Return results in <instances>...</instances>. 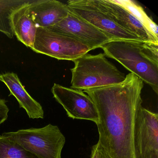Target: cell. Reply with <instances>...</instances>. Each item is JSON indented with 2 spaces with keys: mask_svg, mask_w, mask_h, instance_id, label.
<instances>
[{
  "mask_svg": "<svg viewBox=\"0 0 158 158\" xmlns=\"http://www.w3.org/2000/svg\"><path fill=\"white\" fill-rule=\"evenodd\" d=\"M99 7L118 25L144 41L158 44V38L148 31L134 15L115 0H95Z\"/></svg>",
  "mask_w": 158,
  "mask_h": 158,
  "instance_id": "30bf717a",
  "label": "cell"
},
{
  "mask_svg": "<svg viewBox=\"0 0 158 158\" xmlns=\"http://www.w3.org/2000/svg\"><path fill=\"white\" fill-rule=\"evenodd\" d=\"M29 10L37 27L46 28L63 20L69 12L66 4L56 0H32Z\"/></svg>",
  "mask_w": 158,
  "mask_h": 158,
  "instance_id": "8fae6325",
  "label": "cell"
},
{
  "mask_svg": "<svg viewBox=\"0 0 158 158\" xmlns=\"http://www.w3.org/2000/svg\"><path fill=\"white\" fill-rule=\"evenodd\" d=\"M144 82L132 73L120 84L84 90L98 114V142L109 158H137L135 124Z\"/></svg>",
  "mask_w": 158,
  "mask_h": 158,
  "instance_id": "6da1fadb",
  "label": "cell"
},
{
  "mask_svg": "<svg viewBox=\"0 0 158 158\" xmlns=\"http://www.w3.org/2000/svg\"><path fill=\"white\" fill-rule=\"evenodd\" d=\"M0 158H38L22 146L0 135Z\"/></svg>",
  "mask_w": 158,
  "mask_h": 158,
  "instance_id": "2e32d148",
  "label": "cell"
},
{
  "mask_svg": "<svg viewBox=\"0 0 158 158\" xmlns=\"http://www.w3.org/2000/svg\"><path fill=\"white\" fill-rule=\"evenodd\" d=\"M32 50L58 60L73 61L92 50L73 37L48 28L38 27Z\"/></svg>",
  "mask_w": 158,
  "mask_h": 158,
  "instance_id": "5b68a950",
  "label": "cell"
},
{
  "mask_svg": "<svg viewBox=\"0 0 158 158\" xmlns=\"http://www.w3.org/2000/svg\"><path fill=\"white\" fill-rule=\"evenodd\" d=\"M2 136L15 142L38 158H61L65 138L57 126L4 133Z\"/></svg>",
  "mask_w": 158,
  "mask_h": 158,
  "instance_id": "277c9868",
  "label": "cell"
},
{
  "mask_svg": "<svg viewBox=\"0 0 158 158\" xmlns=\"http://www.w3.org/2000/svg\"><path fill=\"white\" fill-rule=\"evenodd\" d=\"M66 5L70 12L106 34L112 41L142 40L117 24L99 7L95 0H71Z\"/></svg>",
  "mask_w": 158,
  "mask_h": 158,
  "instance_id": "8992f818",
  "label": "cell"
},
{
  "mask_svg": "<svg viewBox=\"0 0 158 158\" xmlns=\"http://www.w3.org/2000/svg\"><path fill=\"white\" fill-rule=\"evenodd\" d=\"M32 1L29 0L14 12L11 23L14 34L18 40L32 50L38 27L29 14V5Z\"/></svg>",
  "mask_w": 158,
  "mask_h": 158,
  "instance_id": "4fadbf2b",
  "label": "cell"
},
{
  "mask_svg": "<svg viewBox=\"0 0 158 158\" xmlns=\"http://www.w3.org/2000/svg\"><path fill=\"white\" fill-rule=\"evenodd\" d=\"M71 88L85 90L120 84L126 76L106 59L104 53L87 54L73 61Z\"/></svg>",
  "mask_w": 158,
  "mask_h": 158,
  "instance_id": "3957f363",
  "label": "cell"
},
{
  "mask_svg": "<svg viewBox=\"0 0 158 158\" xmlns=\"http://www.w3.org/2000/svg\"><path fill=\"white\" fill-rule=\"evenodd\" d=\"M90 158H109L98 142L91 149Z\"/></svg>",
  "mask_w": 158,
  "mask_h": 158,
  "instance_id": "e0dca14e",
  "label": "cell"
},
{
  "mask_svg": "<svg viewBox=\"0 0 158 158\" xmlns=\"http://www.w3.org/2000/svg\"><path fill=\"white\" fill-rule=\"evenodd\" d=\"M53 97L73 119L92 121L97 124L99 117L95 103L82 90L54 84L51 89Z\"/></svg>",
  "mask_w": 158,
  "mask_h": 158,
  "instance_id": "52a82bcc",
  "label": "cell"
},
{
  "mask_svg": "<svg viewBox=\"0 0 158 158\" xmlns=\"http://www.w3.org/2000/svg\"><path fill=\"white\" fill-rule=\"evenodd\" d=\"M29 0H0V32L12 39L14 36L11 23L14 12Z\"/></svg>",
  "mask_w": 158,
  "mask_h": 158,
  "instance_id": "5bb4252c",
  "label": "cell"
},
{
  "mask_svg": "<svg viewBox=\"0 0 158 158\" xmlns=\"http://www.w3.org/2000/svg\"><path fill=\"white\" fill-rule=\"evenodd\" d=\"M7 101L0 99V125L4 123L8 117L9 109L6 105Z\"/></svg>",
  "mask_w": 158,
  "mask_h": 158,
  "instance_id": "ac0fdd59",
  "label": "cell"
},
{
  "mask_svg": "<svg viewBox=\"0 0 158 158\" xmlns=\"http://www.w3.org/2000/svg\"><path fill=\"white\" fill-rule=\"evenodd\" d=\"M47 28L78 40L90 47L92 50L112 41L106 34L70 11L63 20Z\"/></svg>",
  "mask_w": 158,
  "mask_h": 158,
  "instance_id": "ba28073f",
  "label": "cell"
},
{
  "mask_svg": "<svg viewBox=\"0 0 158 158\" xmlns=\"http://www.w3.org/2000/svg\"><path fill=\"white\" fill-rule=\"evenodd\" d=\"M135 146L137 158L158 152V115L140 105L135 124Z\"/></svg>",
  "mask_w": 158,
  "mask_h": 158,
  "instance_id": "9c48e42d",
  "label": "cell"
},
{
  "mask_svg": "<svg viewBox=\"0 0 158 158\" xmlns=\"http://www.w3.org/2000/svg\"><path fill=\"white\" fill-rule=\"evenodd\" d=\"M114 59L158 93V44L143 40H113L102 46Z\"/></svg>",
  "mask_w": 158,
  "mask_h": 158,
  "instance_id": "7a4b0ae2",
  "label": "cell"
},
{
  "mask_svg": "<svg viewBox=\"0 0 158 158\" xmlns=\"http://www.w3.org/2000/svg\"><path fill=\"white\" fill-rule=\"evenodd\" d=\"M115 1L119 5L134 15L148 31L158 38V26L147 15L141 6L130 0Z\"/></svg>",
  "mask_w": 158,
  "mask_h": 158,
  "instance_id": "9a60e30c",
  "label": "cell"
},
{
  "mask_svg": "<svg viewBox=\"0 0 158 158\" xmlns=\"http://www.w3.org/2000/svg\"><path fill=\"white\" fill-rule=\"evenodd\" d=\"M0 81L8 87L10 92L9 96L12 95L15 97L20 108L25 110L29 118H44V110L42 106L28 94L16 74L12 72L1 74Z\"/></svg>",
  "mask_w": 158,
  "mask_h": 158,
  "instance_id": "7c38bea8",
  "label": "cell"
},
{
  "mask_svg": "<svg viewBox=\"0 0 158 158\" xmlns=\"http://www.w3.org/2000/svg\"><path fill=\"white\" fill-rule=\"evenodd\" d=\"M142 158H158V152H152L144 156Z\"/></svg>",
  "mask_w": 158,
  "mask_h": 158,
  "instance_id": "d6986e66",
  "label": "cell"
}]
</instances>
